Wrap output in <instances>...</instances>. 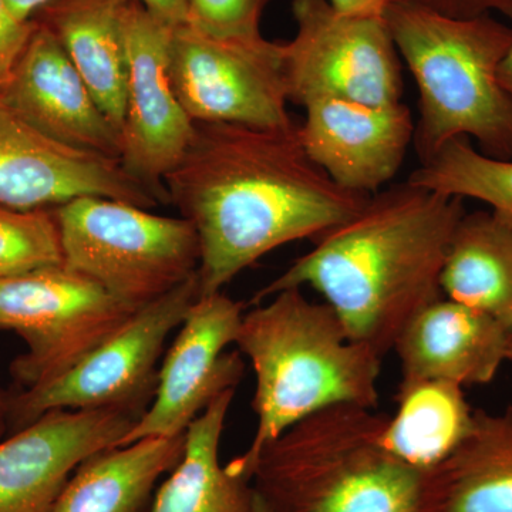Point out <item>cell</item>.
<instances>
[{"label":"cell","instance_id":"6da1fadb","mask_svg":"<svg viewBox=\"0 0 512 512\" xmlns=\"http://www.w3.org/2000/svg\"><path fill=\"white\" fill-rule=\"evenodd\" d=\"M164 187L200 239V296L222 292L282 245L319 238L372 197L333 183L303 150L296 124L195 123Z\"/></svg>","mask_w":512,"mask_h":512},{"label":"cell","instance_id":"7a4b0ae2","mask_svg":"<svg viewBox=\"0 0 512 512\" xmlns=\"http://www.w3.org/2000/svg\"><path fill=\"white\" fill-rule=\"evenodd\" d=\"M463 202L409 181L379 191L349 220L316 238L312 251L256 292L251 305L309 286L353 342L384 357L410 319L443 296L441 269L466 214Z\"/></svg>","mask_w":512,"mask_h":512},{"label":"cell","instance_id":"3957f363","mask_svg":"<svg viewBox=\"0 0 512 512\" xmlns=\"http://www.w3.org/2000/svg\"><path fill=\"white\" fill-rule=\"evenodd\" d=\"M235 345L254 369V439L228 467L249 477L256 454L293 424L339 404L376 409L383 357L353 342L328 303L285 289L244 313Z\"/></svg>","mask_w":512,"mask_h":512},{"label":"cell","instance_id":"277c9868","mask_svg":"<svg viewBox=\"0 0 512 512\" xmlns=\"http://www.w3.org/2000/svg\"><path fill=\"white\" fill-rule=\"evenodd\" d=\"M384 20L419 93L420 163L461 137L474 138L484 156L512 160V94L498 77L512 29L490 15L448 18L412 0H394Z\"/></svg>","mask_w":512,"mask_h":512},{"label":"cell","instance_id":"5b68a950","mask_svg":"<svg viewBox=\"0 0 512 512\" xmlns=\"http://www.w3.org/2000/svg\"><path fill=\"white\" fill-rule=\"evenodd\" d=\"M387 417L339 404L293 424L249 466L269 512H420L423 471L382 441Z\"/></svg>","mask_w":512,"mask_h":512},{"label":"cell","instance_id":"8992f818","mask_svg":"<svg viewBox=\"0 0 512 512\" xmlns=\"http://www.w3.org/2000/svg\"><path fill=\"white\" fill-rule=\"evenodd\" d=\"M63 265L119 301L143 308L200 266V239L190 221L103 197H83L52 211Z\"/></svg>","mask_w":512,"mask_h":512},{"label":"cell","instance_id":"52a82bcc","mask_svg":"<svg viewBox=\"0 0 512 512\" xmlns=\"http://www.w3.org/2000/svg\"><path fill=\"white\" fill-rule=\"evenodd\" d=\"M200 296L198 272L157 301L138 309L109 339L63 375L10 394L9 433L52 410L117 409L141 414L153 402L158 360Z\"/></svg>","mask_w":512,"mask_h":512},{"label":"cell","instance_id":"ba28073f","mask_svg":"<svg viewBox=\"0 0 512 512\" xmlns=\"http://www.w3.org/2000/svg\"><path fill=\"white\" fill-rule=\"evenodd\" d=\"M138 309L63 264L0 279V330L26 343L10 363L16 390L63 375Z\"/></svg>","mask_w":512,"mask_h":512},{"label":"cell","instance_id":"9c48e42d","mask_svg":"<svg viewBox=\"0 0 512 512\" xmlns=\"http://www.w3.org/2000/svg\"><path fill=\"white\" fill-rule=\"evenodd\" d=\"M296 35L281 43L288 100L402 103L403 62L384 18L350 16L328 0H293Z\"/></svg>","mask_w":512,"mask_h":512},{"label":"cell","instance_id":"30bf717a","mask_svg":"<svg viewBox=\"0 0 512 512\" xmlns=\"http://www.w3.org/2000/svg\"><path fill=\"white\" fill-rule=\"evenodd\" d=\"M175 93L194 123H231L255 128H288L281 43L229 42L192 28L175 26L170 47Z\"/></svg>","mask_w":512,"mask_h":512},{"label":"cell","instance_id":"8fae6325","mask_svg":"<svg viewBox=\"0 0 512 512\" xmlns=\"http://www.w3.org/2000/svg\"><path fill=\"white\" fill-rule=\"evenodd\" d=\"M174 28L137 0L128 5L124 16L127 84L120 163L161 202H168L165 177L184 157L195 130L171 80Z\"/></svg>","mask_w":512,"mask_h":512},{"label":"cell","instance_id":"7c38bea8","mask_svg":"<svg viewBox=\"0 0 512 512\" xmlns=\"http://www.w3.org/2000/svg\"><path fill=\"white\" fill-rule=\"evenodd\" d=\"M244 305L224 293L198 296L158 372L153 402L128 431L120 446L148 437L184 434L208 404L244 376L235 343Z\"/></svg>","mask_w":512,"mask_h":512},{"label":"cell","instance_id":"4fadbf2b","mask_svg":"<svg viewBox=\"0 0 512 512\" xmlns=\"http://www.w3.org/2000/svg\"><path fill=\"white\" fill-rule=\"evenodd\" d=\"M83 197L120 200L147 210L160 204L117 158L53 140L0 104V208L53 211Z\"/></svg>","mask_w":512,"mask_h":512},{"label":"cell","instance_id":"5bb4252c","mask_svg":"<svg viewBox=\"0 0 512 512\" xmlns=\"http://www.w3.org/2000/svg\"><path fill=\"white\" fill-rule=\"evenodd\" d=\"M137 414L52 410L0 440V512H52L77 467L119 447Z\"/></svg>","mask_w":512,"mask_h":512},{"label":"cell","instance_id":"9a60e30c","mask_svg":"<svg viewBox=\"0 0 512 512\" xmlns=\"http://www.w3.org/2000/svg\"><path fill=\"white\" fill-rule=\"evenodd\" d=\"M298 126L303 150L330 180L355 194L375 195L399 173L413 144L412 111L342 99L306 104Z\"/></svg>","mask_w":512,"mask_h":512},{"label":"cell","instance_id":"2e32d148","mask_svg":"<svg viewBox=\"0 0 512 512\" xmlns=\"http://www.w3.org/2000/svg\"><path fill=\"white\" fill-rule=\"evenodd\" d=\"M0 104L53 140L120 160V131L52 30L37 20L28 45L0 84Z\"/></svg>","mask_w":512,"mask_h":512},{"label":"cell","instance_id":"e0dca14e","mask_svg":"<svg viewBox=\"0 0 512 512\" xmlns=\"http://www.w3.org/2000/svg\"><path fill=\"white\" fill-rule=\"evenodd\" d=\"M510 333L493 316L441 296L410 319L394 343L402 382H493L507 360Z\"/></svg>","mask_w":512,"mask_h":512},{"label":"cell","instance_id":"ac0fdd59","mask_svg":"<svg viewBox=\"0 0 512 512\" xmlns=\"http://www.w3.org/2000/svg\"><path fill=\"white\" fill-rule=\"evenodd\" d=\"M420 512H512V406L474 410L467 436L424 473Z\"/></svg>","mask_w":512,"mask_h":512},{"label":"cell","instance_id":"d6986e66","mask_svg":"<svg viewBox=\"0 0 512 512\" xmlns=\"http://www.w3.org/2000/svg\"><path fill=\"white\" fill-rule=\"evenodd\" d=\"M131 0H57L35 16L66 50L117 130L126 109L124 16Z\"/></svg>","mask_w":512,"mask_h":512},{"label":"cell","instance_id":"ffe728a7","mask_svg":"<svg viewBox=\"0 0 512 512\" xmlns=\"http://www.w3.org/2000/svg\"><path fill=\"white\" fill-rule=\"evenodd\" d=\"M184 434L148 437L84 460L52 512H141L157 481L180 463Z\"/></svg>","mask_w":512,"mask_h":512},{"label":"cell","instance_id":"44dd1931","mask_svg":"<svg viewBox=\"0 0 512 512\" xmlns=\"http://www.w3.org/2000/svg\"><path fill=\"white\" fill-rule=\"evenodd\" d=\"M235 389L215 397L187 429L183 457L150 512H252L251 481L220 461L222 431Z\"/></svg>","mask_w":512,"mask_h":512},{"label":"cell","instance_id":"7402d4cb","mask_svg":"<svg viewBox=\"0 0 512 512\" xmlns=\"http://www.w3.org/2000/svg\"><path fill=\"white\" fill-rule=\"evenodd\" d=\"M441 293L512 332V227L493 211L464 214L440 275Z\"/></svg>","mask_w":512,"mask_h":512},{"label":"cell","instance_id":"603a6c76","mask_svg":"<svg viewBox=\"0 0 512 512\" xmlns=\"http://www.w3.org/2000/svg\"><path fill=\"white\" fill-rule=\"evenodd\" d=\"M396 400V413L387 417L384 427L383 444L423 473L443 461L470 430L474 410L457 384L400 382Z\"/></svg>","mask_w":512,"mask_h":512},{"label":"cell","instance_id":"cb8c5ba5","mask_svg":"<svg viewBox=\"0 0 512 512\" xmlns=\"http://www.w3.org/2000/svg\"><path fill=\"white\" fill-rule=\"evenodd\" d=\"M409 183L448 197L473 198L512 227V160L484 156L470 138H456L420 165Z\"/></svg>","mask_w":512,"mask_h":512},{"label":"cell","instance_id":"d4e9b609","mask_svg":"<svg viewBox=\"0 0 512 512\" xmlns=\"http://www.w3.org/2000/svg\"><path fill=\"white\" fill-rule=\"evenodd\" d=\"M63 264L52 211L0 208V279Z\"/></svg>","mask_w":512,"mask_h":512},{"label":"cell","instance_id":"484cf974","mask_svg":"<svg viewBox=\"0 0 512 512\" xmlns=\"http://www.w3.org/2000/svg\"><path fill=\"white\" fill-rule=\"evenodd\" d=\"M269 0H188L187 22L205 35L229 42H265L262 13Z\"/></svg>","mask_w":512,"mask_h":512},{"label":"cell","instance_id":"4316f807","mask_svg":"<svg viewBox=\"0 0 512 512\" xmlns=\"http://www.w3.org/2000/svg\"><path fill=\"white\" fill-rule=\"evenodd\" d=\"M35 29V19H19L8 0H0V84L8 79Z\"/></svg>","mask_w":512,"mask_h":512},{"label":"cell","instance_id":"83f0119b","mask_svg":"<svg viewBox=\"0 0 512 512\" xmlns=\"http://www.w3.org/2000/svg\"><path fill=\"white\" fill-rule=\"evenodd\" d=\"M417 5L454 19H474L498 12L512 19V0H412Z\"/></svg>","mask_w":512,"mask_h":512},{"label":"cell","instance_id":"f1b7e54d","mask_svg":"<svg viewBox=\"0 0 512 512\" xmlns=\"http://www.w3.org/2000/svg\"><path fill=\"white\" fill-rule=\"evenodd\" d=\"M328 2L343 15L384 18V13L394 0H328Z\"/></svg>","mask_w":512,"mask_h":512},{"label":"cell","instance_id":"f546056e","mask_svg":"<svg viewBox=\"0 0 512 512\" xmlns=\"http://www.w3.org/2000/svg\"><path fill=\"white\" fill-rule=\"evenodd\" d=\"M137 2L170 25L178 26L187 22L188 0H137Z\"/></svg>","mask_w":512,"mask_h":512},{"label":"cell","instance_id":"4dcf8cb0","mask_svg":"<svg viewBox=\"0 0 512 512\" xmlns=\"http://www.w3.org/2000/svg\"><path fill=\"white\" fill-rule=\"evenodd\" d=\"M53 2H57V0H8L10 8L16 13V16L26 22L35 19L40 10L52 5Z\"/></svg>","mask_w":512,"mask_h":512},{"label":"cell","instance_id":"1f68e13d","mask_svg":"<svg viewBox=\"0 0 512 512\" xmlns=\"http://www.w3.org/2000/svg\"><path fill=\"white\" fill-rule=\"evenodd\" d=\"M10 394L0 389V440L5 439L9 434V410H10Z\"/></svg>","mask_w":512,"mask_h":512},{"label":"cell","instance_id":"d6a6232c","mask_svg":"<svg viewBox=\"0 0 512 512\" xmlns=\"http://www.w3.org/2000/svg\"><path fill=\"white\" fill-rule=\"evenodd\" d=\"M498 77H500V82L503 84L504 89L512 94V45L510 50H508L507 56L504 57L503 63H501Z\"/></svg>","mask_w":512,"mask_h":512},{"label":"cell","instance_id":"836d02e7","mask_svg":"<svg viewBox=\"0 0 512 512\" xmlns=\"http://www.w3.org/2000/svg\"><path fill=\"white\" fill-rule=\"evenodd\" d=\"M252 512H269L268 508H266L264 501L261 500V497H259V495L255 493V491L254 508H252Z\"/></svg>","mask_w":512,"mask_h":512},{"label":"cell","instance_id":"e575fe53","mask_svg":"<svg viewBox=\"0 0 512 512\" xmlns=\"http://www.w3.org/2000/svg\"><path fill=\"white\" fill-rule=\"evenodd\" d=\"M507 360L512 362V332L510 333V339H508Z\"/></svg>","mask_w":512,"mask_h":512}]
</instances>
